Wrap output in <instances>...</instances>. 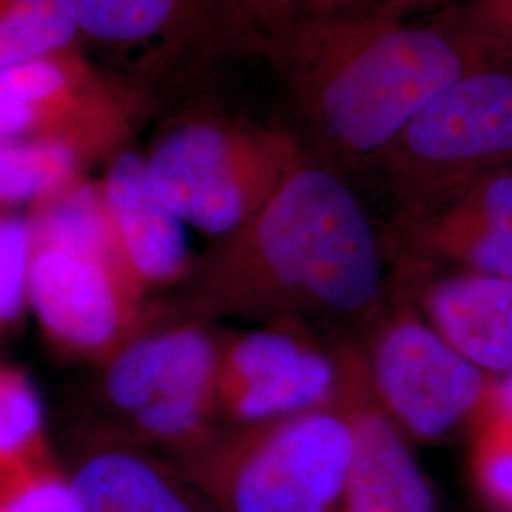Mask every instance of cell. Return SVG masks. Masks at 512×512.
I'll return each mask as SVG.
<instances>
[{
  "instance_id": "20",
  "label": "cell",
  "mask_w": 512,
  "mask_h": 512,
  "mask_svg": "<svg viewBox=\"0 0 512 512\" xmlns=\"http://www.w3.org/2000/svg\"><path fill=\"white\" fill-rule=\"evenodd\" d=\"M52 459L37 389L16 366L0 365V480Z\"/></svg>"
},
{
  "instance_id": "13",
  "label": "cell",
  "mask_w": 512,
  "mask_h": 512,
  "mask_svg": "<svg viewBox=\"0 0 512 512\" xmlns=\"http://www.w3.org/2000/svg\"><path fill=\"white\" fill-rule=\"evenodd\" d=\"M101 188L118 251L145 293L192 272L183 219L154 188L145 156L129 148L116 154Z\"/></svg>"
},
{
  "instance_id": "8",
  "label": "cell",
  "mask_w": 512,
  "mask_h": 512,
  "mask_svg": "<svg viewBox=\"0 0 512 512\" xmlns=\"http://www.w3.org/2000/svg\"><path fill=\"white\" fill-rule=\"evenodd\" d=\"M148 105L101 73L84 50L0 71V143L71 148L84 164L126 150Z\"/></svg>"
},
{
  "instance_id": "22",
  "label": "cell",
  "mask_w": 512,
  "mask_h": 512,
  "mask_svg": "<svg viewBox=\"0 0 512 512\" xmlns=\"http://www.w3.org/2000/svg\"><path fill=\"white\" fill-rule=\"evenodd\" d=\"M0 512H73L69 476L48 459L2 478Z\"/></svg>"
},
{
  "instance_id": "16",
  "label": "cell",
  "mask_w": 512,
  "mask_h": 512,
  "mask_svg": "<svg viewBox=\"0 0 512 512\" xmlns=\"http://www.w3.org/2000/svg\"><path fill=\"white\" fill-rule=\"evenodd\" d=\"M425 310L440 338L469 363L512 370V279L463 274L435 283Z\"/></svg>"
},
{
  "instance_id": "26",
  "label": "cell",
  "mask_w": 512,
  "mask_h": 512,
  "mask_svg": "<svg viewBox=\"0 0 512 512\" xmlns=\"http://www.w3.org/2000/svg\"><path fill=\"white\" fill-rule=\"evenodd\" d=\"M450 0H382L376 12L389 16V18H410V14H416L427 8L446 6Z\"/></svg>"
},
{
  "instance_id": "4",
  "label": "cell",
  "mask_w": 512,
  "mask_h": 512,
  "mask_svg": "<svg viewBox=\"0 0 512 512\" xmlns=\"http://www.w3.org/2000/svg\"><path fill=\"white\" fill-rule=\"evenodd\" d=\"M351 456L346 414L315 408L217 437L175 465L217 512H330Z\"/></svg>"
},
{
  "instance_id": "5",
  "label": "cell",
  "mask_w": 512,
  "mask_h": 512,
  "mask_svg": "<svg viewBox=\"0 0 512 512\" xmlns=\"http://www.w3.org/2000/svg\"><path fill=\"white\" fill-rule=\"evenodd\" d=\"M86 55L148 107L220 63L258 54L226 0H57Z\"/></svg>"
},
{
  "instance_id": "9",
  "label": "cell",
  "mask_w": 512,
  "mask_h": 512,
  "mask_svg": "<svg viewBox=\"0 0 512 512\" xmlns=\"http://www.w3.org/2000/svg\"><path fill=\"white\" fill-rule=\"evenodd\" d=\"M29 306L55 348L105 363L147 329L143 296L99 264L35 249Z\"/></svg>"
},
{
  "instance_id": "18",
  "label": "cell",
  "mask_w": 512,
  "mask_h": 512,
  "mask_svg": "<svg viewBox=\"0 0 512 512\" xmlns=\"http://www.w3.org/2000/svg\"><path fill=\"white\" fill-rule=\"evenodd\" d=\"M84 50L57 0H0V71Z\"/></svg>"
},
{
  "instance_id": "12",
  "label": "cell",
  "mask_w": 512,
  "mask_h": 512,
  "mask_svg": "<svg viewBox=\"0 0 512 512\" xmlns=\"http://www.w3.org/2000/svg\"><path fill=\"white\" fill-rule=\"evenodd\" d=\"M338 372L321 351L283 330H258L219 346V412L262 423L329 401Z\"/></svg>"
},
{
  "instance_id": "3",
  "label": "cell",
  "mask_w": 512,
  "mask_h": 512,
  "mask_svg": "<svg viewBox=\"0 0 512 512\" xmlns=\"http://www.w3.org/2000/svg\"><path fill=\"white\" fill-rule=\"evenodd\" d=\"M145 158L154 188L184 224L220 238L253 219L306 164L291 133L213 114L173 122Z\"/></svg>"
},
{
  "instance_id": "27",
  "label": "cell",
  "mask_w": 512,
  "mask_h": 512,
  "mask_svg": "<svg viewBox=\"0 0 512 512\" xmlns=\"http://www.w3.org/2000/svg\"><path fill=\"white\" fill-rule=\"evenodd\" d=\"M353 0H306V10L310 14H342L344 8L351 6Z\"/></svg>"
},
{
  "instance_id": "11",
  "label": "cell",
  "mask_w": 512,
  "mask_h": 512,
  "mask_svg": "<svg viewBox=\"0 0 512 512\" xmlns=\"http://www.w3.org/2000/svg\"><path fill=\"white\" fill-rule=\"evenodd\" d=\"M397 228L414 258L512 279V167L401 207Z\"/></svg>"
},
{
  "instance_id": "1",
  "label": "cell",
  "mask_w": 512,
  "mask_h": 512,
  "mask_svg": "<svg viewBox=\"0 0 512 512\" xmlns=\"http://www.w3.org/2000/svg\"><path fill=\"white\" fill-rule=\"evenodd\" d=\"M262 55L317 147L346 164H376L427 103L495 63L452 6L414 21L376 10L310 14Z\"/></svg>"
},
{
  "instance_id": "6",
  "label": "cell",
  "mask_w": 512,
  "mask_h": 512,
  "mask_svg": "<svg viewBox=\"0 0 512 512\" xmlns=\"http://www.w3.org/2000/svg\"><path fill=\"white\" fill-rule=\"evenodd\" d=\"M376 164L403 207L512 165V59L461 76L412 118Z\"/></svg>"
},
{
  "instance_id": "28",
  "label": "cell",
  "mask_w": 512,
  "mask_h": 512,
  "mask_svg": "<svg viewBox=\"0 0 512 512\" xmlns=\"http://www.w3.org/2000/svg\"><path fill=\"white\" fill-rule=\"evenodd\" d=\"M494 397V406L512 414V378L499 387V391L495 393Z\"/></svg>"
},
{
  "instance_id": "19",
  "label": "cell",
  "mask_w": 512,
  "mask_h": 512,
  "mask_svg": "<svg viewBox=\"0 0 512 512\" xmlns=\"http://www.w3.org/2000/svg\"><path fill=\"white\" fill-rule=\"evenodd\" d=\"M84 162L55 143H0V205H37L82 177Z\"/></svg>"
},
{
  "instance_id": "17",
  "label": "cell",
  "mask_w": 512,
  "mask_h": 512,
  "mask_svg": "<svg viewBox=\"0 0 512 512\" xmlns=\"http://www.w3.org/2000/svg\"><path fill=\"white\" fill-rule=\"evenodd\" d=\"M27 217L35 249H55L95 262L139 296H145L118 251L101 181L93 183L82 175L54 196L33 205Z\"/></svg>"
},
{
  "instance_id": "25",
  "label": "cell",
  "mask_w": 512,
  "mask_h": 512,
  "mask_svg": "<svg viewBox=\"0 0 512 512\" xmlns=\"http://www.w3.org/2000/svg\"><path fill=\"white\" fill-rule=\"evenodd\" d=\"M247 35L255 40L258 54L275 38L291 31L308 16L306 0H226Z\"/></svg>"
},
{
  "instance_id": "15",
  "label": "cell",
  "mask_w": 512,
  "mask_h": 512,
  "mask_svg": "<svg viewBox=\"0 0 512 512\" xmlns=\"http://www.w3.org/2000/svg\"><path fill=\"white\" fill-rule=\"evenodd\" d=\"M346 418L353 456L344 486V512H435L418 463L382 412L357 401Z\"/></svg>"
},
{
  "instance_id": "10",
  "label": "cell",
  "mask_w": 512,
  "mask_h": 512,
  "mask_svg": "<svg viewBox=\"0 0 512 512\" xmlns=\"http://www.w3.org/2000/svg\"><path fill=\"white\" fill-rule=\"evenodd\" d=\"M372 372L393 416L423 439L448 433L486 391L480 368L416 319H399L380 334Z\"/></svg>"
},
{
  "instance_id": "24",
  "label": "cell",
  "mask_w": 512,
  "mask_h": 512,
  "mask_svg": "<svg viewBox=\"0 0 512 512\" xmlns=\"http://www.w3.org/2000/svg\"><path fill=\"white\" fill-rule=\"evenodd\" d=\"M452 8L484 54L494 61L512 59V0H469Z\"/></svg>"
},
{
  "instance_id": "2",
  "label": "cell",
  "mask_w": 512,
  "mask_h": 512,
  "mask_svg": "<svg viewBox=\"0 0 512 512\" xmlns=\"http://www.w3.org/2000/svg\"><path fill=\"white\" fill-rule=\"evenodd\" d=\"M198 315L366 317L382 253L359 198L329 167L300 165L255 217L192 268Z\"/></svg>"
},
{
  "instance_id": "14",
  "label": "cell",
  "mask_w": 512,
  "mask_h": 512,
  "mask_svg": "<svg viewBox=\"0 0 512 512\" xmlns=\"http://www.w3.org/2000/svg\"><path fill=\"white\" fill-rule=\"evenodd\" d=\"M69 476L73 512H217L179 471L131 444H105Z\"/></svg>"
},
{
  "instance_id": "23",
  "label": "cell",
  "mask_w": 512,
  "mask_h": 512,
  "mask_svg": "<svg viewBox=\"0 0 512 512\" xmlns=\"http://www.w3.org/2000/svg\"><path fill=\"white\" fill-rule=\"evenodd\" d=\"M492 412L476 446V480L494 505L512 512V414Z\"/></svg>"
},
{
  "instance_id": "7",
  "label": "cell",
  "mask_w": 512,
  "mask_h": 512,
  "mask_svg": "<svg viewBox=\"0 0 512 512\" xmlns=\"http://www.w3.org/2000/svg\"><path fill=\"white\" fill-rule=\"evenodd\" d=\"M103 366L107 401L135 437L181 459L217 439L219 344L200 325L145 329Z\"/></svg>"
},
{
  "instance_id": "21",
  "label": "cell",
  "mask_w": 512,
  "mask_h": 512,
  "mask_svg": "<svg viewBox=\"0 0 512 512\" xmlns=\"http://www.w3.org/2000/svg\"><path fill=\"white\" fill-rule=\"evenodd\" d=\"M35 239L29 217L0 211V330L19 321L29 304Z\"/></svg>"
}]
</instances>
